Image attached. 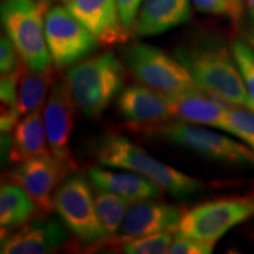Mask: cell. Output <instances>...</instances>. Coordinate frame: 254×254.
<instances>
[{
	"label": "cell",
	"instance_id": "1",
	"mask_svg": "<svg viewBox=\"0 0 254 254\" xmlns=\"http://www.w3.org/2000/svg\"><path fill=\"white\" fill-rule=\"evenodd\" d=\"M176 58L185 66L196 87L228 105L254 110L233 55L222 46H183Z\"/></svg>",
	"mask_w": 254,
	"mask_h": 254
},
{
	"label": "cell",
	"instance_id": "2",
	"mask_svg": "<svg viewBox=\"0 0 254 254\" xmlns=\"http://www.w3.org/2000/svg\"><path fill=\"white\" fill-rule=\"evenodd\" d=\"M95 157L103 166L128 170L147 178L177 199L189 198L202 183L158 160L124 135L109 134L95 146Z\"/></svg>",
	"mask_w": 254,
	"mask_h": 254
},
{
	"label": "cell",
	"instance_id": "3",
	"mask_svg": "<svg viewBox=\"0 0 254 254\" xmlns=\"http://www.w3.org/2000/svg\"><path fill=\"white\" fill-rule=\"evenodd\" d=\"M125 67L112 52L103 53L72 66L66 84L79 110L97 118L122 92Z\"/></svg>",
	"mask_w": 254,
	"mask_h": 254
},
{
	"label": "cell",
	"instance_id": "4",
	"mask_svg": "<svg viewBox=\"0 0 254 254\" xmlns=\"http://www.w3.org/2000/svg\"><path fill=\"white\" fill-rule=\"evenodd\" d=\"M50 4L38 0H2L1 21L21 62L37 72L52 71V58L45 37Z\"/></svg>",
	"mask_w": 254,
	"mask_h": 254
},
{
	"label": "cell",
	"instance_id": "5",
	"mask_svg": "<svg viewBox=\"0 0 254 254\" xmlns=\"http://www.w3.org/2000/svg\"><path fill=\"white\" fill-rule=\"evenodd\" d=\"M253 217L254 194L215 199L185 212L174 236L215 244L231 228Z\"/></svg>",
	"mask_w": 254,
	"mask_h": 254
},
{
	"label": "cell",
	"instance_id": "6",
	"mask_svg": "<svg viewBox=\"0 0 254 254\" xmlns=\"http://www.w3.org/2000/svg\"><path fill=\"white\" fill-rule=\"evenodd\" d=\"M122 58L142 85L161 93L176 95L196 88L185 66L157 47L133 44L122 50Z\"/></svg>",
	"mask_w": 254,
	"mask_h": 254
},
{
	"label": "cell",
	"instance_id": "7",
	"mask_svg": "<svg viewBox=\"0 0 254 254\" xmlns=\"http://www.w3.org/2000/svg\"><path fill=\"white\" fill-rule=\"evenodd\" d=\"M157 134L202 157L254 167V151L233 139L193 124L178 122L157 126Z\"/></svg>",
	"mask_w": 254,
	"mask_h": 254
},
{
	"label": "cell",
	"instance_id": "8",
	"mask_svg": "<svg viewBox=\"0 0 254 254\" xmlns=\"http://www.w3.org/2000/svg\"><path fill=\"white\" fill-rule=\"evenodd\" d=\"M53 202L64 224L80 240L98 243L107 237L98 218L91 189L84 178L73 176L60 183Z\"/></svg>",
	"mask_w": 254,
	"mask_h": 254
},
{
	"label": "cell",
	"instance_id": "9",
	"mask_svg": "<svg viewBox=\"0 0 254 254\" xmlns=\"http://www.w3.org/2000/svg\"><path fill=\"white\" fill-rule=\"evenodd\" d=\"M45 37L51 58L58 67L84 59L99 44L67 7L63 6H55L47 11Z\"/></svg>",
	"mask_w": 254,
	"mask_h": 254
},
{
	"label": "cell",
	"instance_id": "10",
	"mask_svg": "<svg viewBox=\"0 0 254 254\" xmlns=\"http://www.w3.org/2000/svg\"><path fill=\"white\" fill-rule=\"evenodd\" d=\"M12 171V179L31 196L39 211L50 213L55 208L56 187L73 165L65 163L55 154L47 153L28 159Z\"/></svg>",
	"mask_w": 254,
	"mask_h": 254
},
{
	"label": "cell",
	"instance_id": "11",
	"mask_svg": "<svg viewBox=\"0 0 254 254\" xmlns=\"http://www.w3.org/2000/svg\"><path fill=\"white\" fill-rule=\"evenodd\" d=\"M75 107V101L64 80L53 86L44 109V124L51 153L71 165L73 161L69 152V140L74 125Z\"/></svg>",
	"mask_w": 254,
	"mask_h": 254
},
{
	"label": "cell",
	"instance_id": "12",
	"mask_svg": "<svg viewBox=\"0 0 254 254\" xmlns=\"http://www.w3.org/2000/svg\"><path fill=\"white\" fill-rule=\"evenodd\" d=\"M66 7L101 46L125 43L129 32L120 18L117 0H66Z\"/></svg>",
	"mask_w": 254,
	"mask_h": 254
},
{
	"label": "cell",
	"instance_id": "13",
	"mask_svg": "<svg viewBox=\"0 0 254 254\" xmlns=\"http://www.w3.org/2000/svg\"><path fill=\"white\" fill-rule=\"evenodd\" d=\"M67 239L65 228L56 218H38L2 238V254H45L58 250Z\"/></svg>",
	"mask_w": 254,
	"mask_h": 254
},
{
	"label": "cell",
	"instance_id": "14",
	"mask_svg": "<svg viewBox=\"0 0 254 254\" xmlns=\"http://www.w3.org/2000/svg\"><path fill=\"white\" fill-rule=\"evenodd\" d=\"M183 211L174 205L145 199L128 206L120 227L124 238H135L176 230Z\"/></svg>",
	"mask_w": 254,
	"mask_h": 254
},
{
	"label": "cell",
	"instance_id": "15",
	"mask_svg": "<svg viewBox=\"0 0 254 254\" xmlns=\"http://www.w3.org/2000/svg\"><path fill=\"white\" fill-rule=\"evenodd\" d=\"M171 116L184 123L226 128V118L230 105L200 88L184 93L168 95Z\"/></svg>",
	"mask_w": 254,
	"mask_h": 254
},
{
	"label": "cell",
	"instance_id": "16",
	"mask_svg": "<svg viewBox=\"0 0 254 254\" xmlns=\"http://www.w3.org/2000/svg\"><path fill=\"white\" fill-rule=\"evenodd\" d=\"M117 107L124 119L145 124L171 118L168 95L146 85H129L117 98Z\"/></svg>",
	"mask_w": 254,
	"mask_h": 254
},
{
	"label": "cell",
	"instance_id": "17",
	"mask_svg": "<svg viewBox=\"0 0 254 254\" xmlns=\"http://www.w3.org/2000/svg\"><path fill=\"white\" fill-rule=\"evenodd\" d=\"M95 189L113 193L128 202L145 199H154L161 195V190L153 182L141 174L125 170L117 171L103 167H93L88 173Z\"/></svg>",
	"mask_w": 254,
	"mask_h": 254
},
{
	"label": "cell",
	"instance_id": "18",
	"mask_svg": "<svg viewBox=\"0 0 254 254\" xmlns=\"http://www.w3.org/2000/svg\"><path fill=\"white\" fill-rule=\"evenodd\" d=\"M190 17V0H144L133 31L138 37L159 36L184 24Z\"/></svg>",
	"mask_w": 254,
	"mask_h": 254
},
{
	"label": "cell",
	"instance_id": "19",
	"mask_svg": "<svg viewBox=\"0 0 254 254\" xmlns=\"http://www.w3.org/2000/svg\"><path fill=\"white\" fill-rule=\"evenodd\" d=\"M47 146L45 124L40 111H33L15 125L8 158L12 163L21 164L37 155L51 153Z\"/></svg>",
	"mask_w": 254,
	"mask_h": 254
},
{
	"label": "cell",
	"instance_id": "20",
	"mask_svg": "<svg viewBox=\"0 0 254 254\" xmlns=\"http://www.w3.org/2000/svg\"><path fill=\"white\" fill-rule=\"evenodd\" d=\"M53 81L52 71L37 72L24 68L21 65L18 84V113L19 117L40 109Z\"/></svg>",
	"mask_w": 254,
	"mask_h": 254
},
{
	"label": "cell",
	"instance_id": "21",
	"mask_svg": "<svg viewBox=\"0 0 254 254\" xmlns=\"http://www.w3.org/2000/svg\"><path fill=\"white\" fill-rule=\"evenodd\" d=\"M38 209L26 190L18 184H6L0 190V225L9 228L24 224Z\"/></svg>",
	"mask_w": 254,
	"mask_h": 254
},
{
	"label": "cell",
	"instance_id": "22",
	"mask_svg": "<svg viewBox=\"0 0 254 254\" xmlns=\"http://www.w3.org/2000/svg\"><path fill=\"white\" fill-rule=\"evenodd\" d=\"M94 205L106 236H114L122 227L128 201L113 193L100 190L94 196Z\"/></svg>",
	"mask_w": 254,
	"mask_h": 254
},
{
	"label": "cell",
	"instance_id": "23",
	"mask_svg": "<svg viewBox=\"0 0 254 254\" xmlns=\"http://www.w3.org/2000/svg\"><path fill=\"white\" fill-rule=\"evenodd\" d=\"M225 131L238 136L254 151V110L230 106Z\"/></svg>",
	"mask_w": 254,
	"mask_h": 254
},
{
	"label": "cell",
	"instance_id": "24",
	"mask_svg": "<svg viewBox=\"0 0 254 254\" xmlns=\"http://www.w3.org/2000/svg\"><path fill=\"white\" fill-rule=\"evenodd\" d=\"M171 244V234L163 232L144 237L126 238L123 250L128 254H164L168 253Z\"/></svg>",
	"mask_w": 254,
	"mask_h": 254
},
{
	"label": "cell",
	"instance_id": "25",
	"mask_svg": "<svg viewBox=\"0 0 254 254\" xmlns=\"http://www.w3.org/2000/svg\"><path fill=\"white\" fill-rule=\"evenodd\" d=\"M232 55L239 68L246 91L254 105V49L245 40H236L232 45Z\"/></svg>",
	"mask_w": 254,
	"mask_h": 254
},
{
	"label": "cell",
	"instance_id": "26",
	"mask_svg": "<svg viewBox=\"0 0 254 254\" xmlns=\"http://www.w3.org/2000/svg\"><path fill=\"white\" fill-rule=\"evenodd\" d=\"M215 244L193 238L176 237L171 244L168 253L171 254H209L213 252Z\"/></svg>",
	"mask_w": 254,
	"mask_h": 254
},
{
	"label": "cell",
	"instance_id": "27",
	"mask_svg": "<svg viewBox=\"0 0 254 254\" xmlns=\"http://www.w3.org/2000/svg\"><path fill=\"white\" fill-rule=\"evenodd\" d=\"M18 58H20L13 41L7 37H1L0 40V71L1 75L9 74L18 69L20 64Z\"/></svg>",
	"mask_w": 254,
	"mask_h": 254
},
{
	"label": "cell",
	"instance_id": "28",
	"mask_svg": "<svg viewBox=\"0 0 254 254\" xmlns=\"http://www.w3.org/2000/svg\"><path fill=\"white\" fill-rule=\"evenodd\" d=\"M142 1L144 0H117L120 18H122L124 26L128 32L133 31Z\"/></svg>",
	"mask_w": 254,
	"mask_h": 254
},
{
	"label": "cell",
	"instance_id": "29",
	"mask_svg": "<svg viewBox=\"0 0 254 254\" xmlns=\"http://www.w3.org/2000/svg\"><path fill=\"white\" fill-rule=\"evenodd\" d=\"M192 1L195 8L200 12L219 15H228L227 0H192Z\"/></svg>",
	"mask_w": 254,
	"mask_h": 254
},
{
	"label": "cell",
	"instance_id": "30",
	"mask_svg": "<svg viewBox=\"0 0 254 254\" xmlns=\"http://www.w3.org/2000/svg\"><path fill=\"white\" fill-rule=\"evenodd\" d=\"M228 4V17H230L234 23L240 20L241 14H243V4L244 0H227Z\"/></svg>",
	"mask_w": 254,
	"mask_h": 254
},
{
	"label": "cell",
	"instance_id": "31",
	"mask_svg": "<svg viewBox=\"0 0 254 254\" xmlns=\"http://www.w3.org/2000/svg\"><path fill=\"white\" fill-rule=\"evenodd\" d=\"M246 38H247V43H249L250 45L254 49V20H253L252 25H251V26H250L249 30H247Z\"/></svg>",
	"mask_w": 254,
	"mask_h": 254
},
{
	"label": "cell",
	"instance_id": "32",
	"mask_svg": "<svg viewBox=\"0 0 254 254\" xmlns=\"http://www.w3.org/2000/svg\"><path fill=\"white\" fill-rule=\"evenodd\" d=\"M246 5L249 7L251 15L254 18V0H246Z\"/></svg>",
	"mask_w": 254,
	"mask_h": 254
},
{
	"label": "cell",
	"instance_id": "33",
	"mask_svg": "<svg viewBox=\"0 0 254 254\" xmlns=\"http://www.w3.org/2000/svg\"><path fill=\"white\" fill-rule=\"evenodd\" d=\"M38 1H43V2H47V4H51V2L56 1V0H38Z\"/></svg>",
	"mask_w": 254,
	"mask_h": 254
},
{
	"label": "cell",
	"instance_id": "34",
	"mask_svg": "<svg viewBox=\"0 0 254 254\" xmlns=\"http://www.w3.org/2000/svg\"><path fill=\"white\" fill-rule=\"evenodd\" d=\"M63 1H66V0H63Z\"/></svg>",
	"mask_w": 254,
	"mask_h": 254
}]
</instances>
